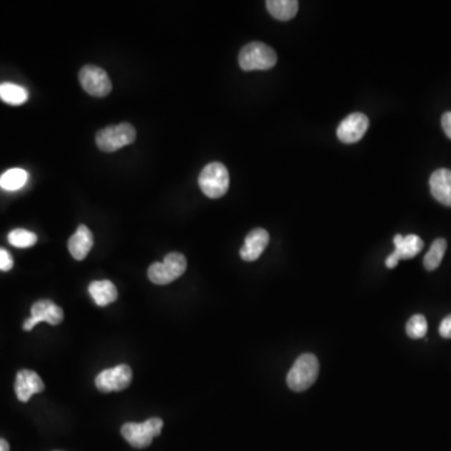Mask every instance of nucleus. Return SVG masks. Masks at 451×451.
I'll return each mask as SVG.
<instances>
[{"label": "nucleus", "instance_id": "obj_14", "mask_svg": "<svg viewBox=\"0 0 451 451\" xmlns=\"http://www.w3.org/2000/svg\"><path fill=\"white\" fill-rule=\"evenodd\" d=\"M431 195L441 205L451 207V171L440 168L430 177Z\"/></svg>", "mask_w": 451, "mask_h": 451}, {"label": "nucleus", "instance_id": "obj_7", "mask_svg": "<svg viewBox=\"0 0 451 451\" xmlns=\"http://www.w3.org/2000/svg\"><path fill=\"white\" fill-rule=\"evenodd\" d=\"M79 82L83 89L93 97H106L112 91V82L102 68L88 64L79 72Z\"/></svg>", "mask_w": 451, "mask_h": 451}, {"label": "nucleus", "instance_id": "obj_3", "mask_svg": "<svg viewBox=\"0 0 451 451\" xmlns=\"http://www.w3.org/2000/svg\"><path fill=\"white\" fill-rule=\"evenodd\" d=\"M201 190L210 198L225 196L230 187V173L225 164L220 162L207 164L198 177Z\"/></svg>", "mask_w": 451, "mask_h": 451}, {"label": "nucleus", "instance_id": "obj_19", "mask_svg": "<svg viewBox=\"0 0 451 451\" xmlns=\"http://www.w3.org/2000/svg\"><path fill=\"white\" fill-rule=\"evenodd\" d=\"M28 180H29V175L24 169H8L0 177V187L6 191L21 190L26 185Z\"/></svg>", "mask_w": 451, "mask_h": 451}, {"label": "nucleus", "instance_id": "obj_16", "mask_svg": "<svg viewBox=\"0 0 451 451\" xmlns=\"http://www.w3.org/2000/svg\"><path fill=\"white\" fill-rule=\"evenodd\" d=\"M88 291L92 296L93 301L96 303L98 306H107L109 303H113L117 298H118V291L114 286V283L108 280H103V281H93Z\"/></svg>", "mask_w": 451, "mask_h": 451}, {"label": "nucleus", "instance_id": "obj_20", "mask_svg": "<svg viewBox=\"0 0 451 451\" xmlns=\"http://www.w3.org/2000/svg\"><path fill=\"white\" fill-rule=\"evenodd\" d=\"M446 246L447 245H446L444 238H437L432 242L430 250L426 253L425 258H424V267L427 271H434L440 266L441 261L445 255Z\"/></svg>", "mask_w": 451, "mask_h": 451}, {"label": "nucleus", "instance_id": "obj_11", "mask_svg": "<svg viewBox=\"0 0 451 451\" xmlns=\"http://www.w3.org/2000/svg\"><path fill=\"white\" fill-rule=\"evenodd\" d=\"M370 121L363 113H353L338 127V138L343 143L351 144L359 142L369 128Z\"/></svg>", "mask_w": 451, "mask_h": 451}, {"label": "nucleus", "instance_id": "obj_21", "mask_svg": "<svg viewBox=\"0 0 451 451\" xmlns=\"http://www.w3.org/2000/svg\"><path fill=\"white\" fill-rule=\"evenodd\" d=\"M8 241L11 246L18 247V248H28L33 245H36L38 241V237L36 233L23 230V228H16L8 235Z\"/></svg>", "mask_w": 451, "mask_h": 451}, {"label": "nucleus", "instance_id": "obj_1", "mask_svg": "<svg viewBox=\"0 0 451 451\" xmlns=\"http://www.w3.org/2000/svg\"><path fill=\"white\" fill-rule=\"evenodd\" d=\"M243 71H267L277 63L276 51L261 41H253L242 48L238 56Z\"/></svg>", "mask_w": 451, "mask_h": 451}, {"label": "nucleus", "instance_id": "obj_18", "mask_svg": "<svg viewBox=\"0 0 451 451\" xmlns=\"http://www.w3.org/2000/svg\"><path fill=\"white\" fill-rule=\"evenodd\" d=\"M29 98L26 88L14 83H1L0 84V99L11 106H21Z\"/></svg>", "mask_w": 451, "mask_h": 451}, {"label": "nucleus", "instance_id": "obj_17", "mask_svg": "<svg viewBox=\"0 0 451 451\" xmlns=\"http://www.w3.org/2000/svg\"><path fill=\"white\" fill-rule=\"evenodd\" d=\"M267 11L278 21H291L298 11V0H268Z\"/></svg>", "mask_w": 451, "mask_h": 451}, {"label": "nucleus", "instance_id": "obj_15", "mask_svg": "<svg viewBox=\"0 0 451 451\" xmlns=\"http://www.w3.org/2000/svg\"><path fill=\"white\" fill-rule=\"evenodd\" d=\"M93 235L87 226H78L77 231L68 241V250L73 258L77 261H82L93 247Z\"/></svg>", "mask_w": 451, "mask_h": 451}, {"label": "nucleus", "instance_id": "obj_10", "mask_svg": "<svg viewBox=\"0 0 451 451\" xmlns=\"http://www.w3.org/2000/svg\"><path fill=\"white\" fill-rule=\"evenodd\" d=\"M395 251L386 258V267L395 268L400 260H410L420 253L424 248V242L416 235L401 236L396 235L394 238Z\"/></svg>", "mask_w": 451, "mask_h": 451}, {"label": "nucleus", "instance_id": "obj_25", "mask_svg": "<svg viewBox=\"0 0 451 451\" xmlns=\"http://www.w3.org/2000/svg\"><path fill=\"white\" fill-rule=\"evenodd\" d=\"M441 126L446 136L451 139V112H446L441 118Z\"/></svg>", "mask_w": 451, "mask_h": 451}, {"label": "nucleus", "instance_id": "obj_6", "mask_svg": "<svg viewBox=\"0 0 451 451\" xmlns=\"http://www.w3.org/2000/svg\"><path fill=\"white\" fill-rule=\"evenodd\" d=\"M136 137L137 133L132 124L121 123L101 129L96 136V143L103 152H116L133 143Z\"/></svg>", "mask_w": 451, "mask_h": 451}, {"label": "nucleus", "instance_id": "obj_2", "mask_svg": "<svg viewBox=\"0 0 451 451\" xmlns=\"http://www.w3.org/2000/svg\"><path fill=\"white\" fill-rule=\"evenodd\" d=\"M320 371V364L315 355L303 354L298 358L288 374V385L290 389L301 392L313 386Z\"/></svg>", "mask_w": 451, "mask_h": 451}, {"label": "nucleus", "instance_id": "obj_5", "mask_svg": "<svg viewBox=\"0 0 451 451\" xmlns=\"http://www.w3.org/2000/svg\"><path fill=\"white\" fill-rule=\"evenodd\" d=\"M187 268V260L182 253L172 252L163 262H156L148 268V278L156 285H168L180 278Z\"/></svg>", "mask_w": 451, "mask_h": 451}, {"label": "nucleus", "instance_id": "obj_13", "mask_svg": "<svg viewBox=\"0 0 451 451\" xmlns=\"http://www.w3.org/2000/svg\"><path fill=\"white\" fill-rule=\"evenodd\" d=\"M270 235L263 228H256L247 235L245 243L242 246L240 255L243 261H256L261 256L262 252L268 246Z\"/></svg>", "mask_w": 451, "mask_h": 451}, {"label": "nucleus", "instance_id": "obj_9", "mask_svg": "<svg viewBox=\"0 0 451 451\" xmlns=\"http://www.w3.org/2000/svg\"><path fill=\"white\" fill-rule=\"evenodd\" d=\"M64 318L62 308L51 301V300H41L31 306V316L26 320L23 328L26 331H31L39 323H46L49 325H59Z\"/></svg>", "mask_w": 451, "mask_h": 451}, {"label": "nucleus", "instance_id": "obj_24", "mask_svg": "<svg viewBox=\"0 0 451 451\" xmlns=\"http://www.w3.org/2000/svg\"><path fill=\"white\" fill-rule=\"evenodd\" d=\"M439 333L444 338H451V315L441 321Z\"/></svg>", "mask_w": 451, "mask_h": 451}, {"label": "nucleus", "instance_id": "obj_12", "mask_svg": "<svg viewBox=\"0 0 451 451\" xmlns=\"http://www.w3.org/2000/svg\"><path fill=\"white\" fill-rule=\"evenodd\" d=\"M44 382L41 376L31 370H21L16 379V394L18 400L26 402L31 400L34 394H39L44 391Z\"/></svg>", "mask_w": 451, "mask_h": 451}, {"label": "nucleus", "instance_id": "obj_23", "mask_svg": "<svg viewBox=\"0 0 451 451\" xmlns=\"http://www.w3.org/2000/svg\"><path fill=\"white\" fill-rule=\"evenodd\" d=\"M13 265L14 261L11 253L4 248H0V271H11Z\"/></svg>", "mask_w": 451, "mask_h": 451}, {"label": "nucleus", "instance_id": "obj_26", "mask_svg": "<svg viewBox=\"0 0 451 451\" xmlns=\"http://www.w3.org/2000/svg\"><path fill=\"white\" fill-rule=\"evenodd\" d=\"M0 451H9V444L4 439H0Z\"/></svg>", "mask_w": 451, "mask_h": 451}, {"label": "nucleus", "instance_id": "obj_8", "mask_svg": "<svg viewBox=\"0 0 451 451\" xmlns=\"http://www.w3.org/2000/svg\"><path fill=\"white\" fill-rule=\"evenodd\" d=\"M132 382V370L128 365H119L113 369L103 370L96 377V386L102 392L122 391Z\"/></svg>", "mask_w": 451, "mask_h": 451}, {"label": "nucleus", "instance_id": "obj_4", "mask_svg": "<svg viewBox=\"0 0 451 451\" xmlns=\"http://www.w3.org/2000/svg\"><path fill=\"white\" fill-rule=\"evenodd\" d=\"M163 421L159 417H152L144 422H127L122 426L121 432L129 445L136 449H144L152 444L154 437L162 432Z\"/></svg>", "mask_w": 451, "mask_h": 451}, {"label": "nucleus", "instance_id": "obj_22", "mask_svg": "<svg viewBox=\"0 0 451 451\" xmlns=\"http://www.w3.org/2000/svg\"><path fill=\"white\" fill-rule=\"evenodd\" d=\"M426 333H427V321L422 315H414L406 323V333L409 338H425Z\"/></svg>", "mask_w": 451, "mask_h": 451}]
</instances>
